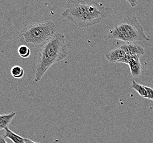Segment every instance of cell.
Listing matches in <instances>:
<instances>
[{
  "label": "cell",
  "mask_w": 153,
  "mask_h": 143,
  "mask_svg": "<svg viewBox=\"0 0 153 143\" xmlns=\"http://www.w3.org/2000/svg\"><path fill=\"white\" fill-rule=\"evenodd\" d=\"M114 12L102 4L91 0H70L61 16L80 28L97 24Z\"/></svg>",
  "instance_id": "cell-1"
},
{
  "label": "cell",
  "mask_w": 153,
  "mask_h": 143,
  "mask_svg": "<svg viewBox=\"0 0 153 143\" xmlns=\"http://www.w3.org/2000/svg\"><path fill=\"white\" fill-rule=\"evenodd\" d=\"M67 44L65 35L57 32L42 46L39 52L34 80L39 82L54 63L65 59L67 56Z\"/></svg>",
  "instance_id": "cell-2"
},
{
  "label": "cell",
  "mask_w": 153,
  "mask_h": 143,
  "mask_svg": "<svg viewBox=\"0 0 153 143\" xmlns=\"http://www.w3.org/2000/svg\"><path fill=\"white\" fill-rule=\"evenodd\" d=\"M56 25L51 21L34 23L21 29L18 34L22 45L29 47L44 45L55 35Z\"/></svg>",
  "instance_id": "cell-3"
},
{
  "label": "cell",
  "mask_w": 153,
  "mask_h": 143,
  "mask_svg": "<svg viewBox=\"0 0 153 143\" xmlns=\"http://www.w3.org/2000/svg\"><path fill=\"white\" fill-rule=\"evenodd\" d=\"M107 38L118 40L125 43L150 40L135 16H127L123 18L109 31Z\"/></svg>",
  "instance_id": "cell-4"
},
{
  "label": "cell",
  "mask_w": 153,
  "mask_h": 143,
  "mask_svg": "<svg viewBox=\"0 0 153 143\" xmlns=\"http://www.w3.org/2000/svg\"><path fill=\"white\" fill-rule=\"evenodd\" d=\"M120 47L123 50L126 54L129 55L140 57L144 54V49L143 47L134 43H125L120 46Z\"/></svg>",
  "instance_id": "cell-5"
},
{
  "label": "cell",
  "mask_w": 153,
  "mask_h": 143,
  "mask_svg": "<svg viewBox=\"0 0 153 143\" xmlns=\"http://www.w3.org/2000/svg\"><path fill=\"white\" fill-rule=\"evenodd\" d=\"M126 55V53L120 47L112 50L105 55L106 59L110 63L120 62Z\"/></svg>",
  "instance_id": "cell-6"
},
{
  "label": "cell",
  "mask_w": 153,
  "mask_h": 143,
  "mask_svg": "<svg viewBox=\"0 0 153 143\" xmlns=\"http://www.w3.org/2000/svg\"><path fill=\"white\" fill-rule=\"evenodd\" d=\"M139 57L137 56H132L128 64L131 70V73L133 77L138 78L141 74L142 66L141 63L139 61Z\"/></svg>",
  "instance_id": "cell-7"
},
{
  "label": "cell",
  "mask_w": 153,
  "mask_h": 143,
  "mask_svg": "<svg viewBox=\"0 0 153 143\" xmlns=\"http://www.w3.org/2000/svg\"><path fill=\"white\" fill-rule=\"evenodd\" d=\"M15 112H12L8 114H3L0 116V130L4 129L8 127L16 116Z\"/></svg>",
  "instance_id": "cell-8"
},
{
  "label": "cell",
  "mask_w": 153,
  "mask_h": 143,
  "mask_svg": "<svg viewBox=\"0 0 153 143\" xmlns=\"http://www.w3.org/2000/svg\"><path fill=\"white\" fill-rule=\"evenodd\" d=\"M4 130L5 132L4 136V138H9L13 143H25V138L16 134L9 129L8 127L6 128Z\"/></svg>",
  "instance_id": "cell-9"
},
{
  "label": "cell",
  "mask_w": 153,
  "mask_h": 143,
  "mask_svg": "<svg viewBox=\"0 0 153 143\" xmlns=\"http://www.w3.org/2000/svg\"><path fill=\"white\" fill-rule=\"evenodd\" d=\"M131 87L133 89L136 91L141 97L146 98V99L148 98L147 91L145 88V85H141V84L137 83L136 81L132 80Z\"/></svg>",
  "instance_id": "cell-10"
},
{
  "label": "cell",
  "mask_w": 153,
  "mask_h": 143,
  "mask_svg": "<svg viewBox=\"0 0 153 143\" xmlns=\"http://www.w3.org/2000/svg\"><path fill=\"white\" fill-rule=\"evenodd\" d=\"M12 76L15 79H21L24 76L25 70L22 67L19 66H14L10 70Z\"/></svg>",
  "instance_id": "cell-11"
},
{
  "label": "cell",
  "mask_w": 153,
  "mask_h": 143,
  "mask_svg": "<svg viewBox=\"0 0 153 143\" xmlns=\"http://www.w3.org/2000/svg\"><path fill=\"white\" fill-rule=\"evenodd\" d=\"M18 53L23 59H27L31 55L30 47L25 45H21L18 48Z\"/></svg>",
  "instance_id": "cell-12"
},
{
  "label": "cell",
  "mask_w": 153,
  "mask_h": 143,
  "mask_svg": "<svg viewBox=\"0 0 153 143\" xmlns=\"http://www.w3.org/2000/svg\"><path fill=\"white\" fill-rule=\"evenodd\" d=\"M145 88L147 91L148 94V98L147 99L153 101V89L152 87L145 86Z\"/></svg>",
  "instance_id": "cell-13"
},
{
  "label": "cell",
  "mask_w": 153,
  "mask_h": 143,
  "mask_svg": "<svg viewBox=\"0 0 153 143\" xmlns=\"http://www.w3.org/2000/svg\"><path fill=\"white\" fill-rule=\"evenodd\" d=\"M127 2L129 4L132 6V7H135L137 6V4H138V1H136V0H127Z\"/></svg>",
  "instance_id": "cell-14"
},
{
  "label": "cell",
  "mask_w": 153,
  "mask_h": 143,
  "mask_svg": "<svg viewBox=\"0 0 153 143\" xmlns=\"http://www.w3.org/2000/svg\"><path fill=\"white\" fill-rule=\"evenodd\" d=\"M0 143H7L5 140V138L2 135L0 136Z\"/></svg>",
  "instance_id": "cell-15"
},
{
  "label": "cell",
  "mask_w": 153,
  "mask_h": 143,
  "mask_svg": "<svg viewBox=\"0 0 153 143\" xmlns=\"http://www.w3.org/2000/svg\"><path fill=\"white\" fill-rule=\"evenodd\" d=\"M25 143H36V142H34L33 140L29 139H26L25 138Z\"/></svg>",
  "instance_id": "cell-16"
}]
</instances>
